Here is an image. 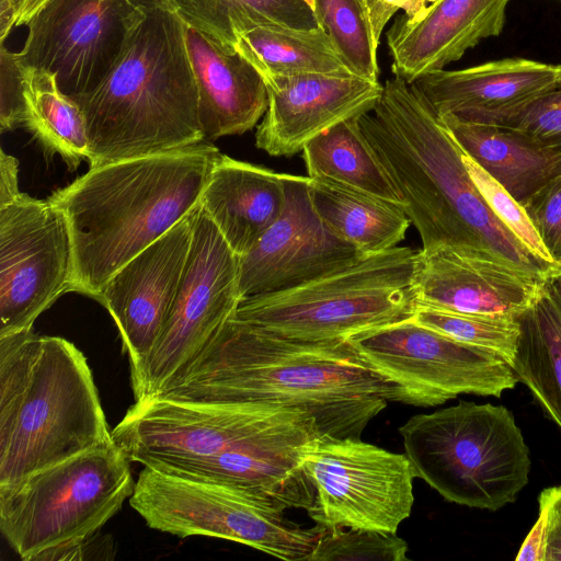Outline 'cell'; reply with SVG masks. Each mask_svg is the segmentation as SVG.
Listing matches in <instances>:
<instances>
[{"label":"cell","mask_w":561,"mask_h":561,"mask_svg":"<svg viewBox=\"0 0 561 561\" xmlns=\"http://www.w3.org/2000/svg\"><path fill=\"white\" fill-rule=\"evenodd\" d=\"M19 5L15 0H0V42L4 44L11 30L15 27Z\"/></svg>","instance_id":"cell-43"},{"label":"cell","mask_w":561,"mask_h":561,"mask_svg":"<svg viewBox=\"0 0 561 561\" xmlns=\"http://www.w3.org/2000/svg\"><path fill=\"white\" fill-rule=\"evenodd\" d=\"M234 49L263 78L299 73L354 75L321 26H256L239 36Z\"/></svg>","instance_id":"cell-30"},{"label":"cell","mask_w":561,"mask_h":561,"mask_svg":"<svg viewBox=\"0 0 561 561\" xmlns=\"http://www.w3.org/2000/svg\"><path fill=\"white\" fill-rule=\"evenodd\" d=\"M522 205L549 254L561 266V174Z\"/></svg>","instance_id":"cell-37"},{"label":"cell","mask_w":561,"mask_h":561,"mask_svg":"<svg viewBox=\"0 0 561 561\" xmlns=\"http://www.w3.org/2000/svg\"><path fill=\"white\" fill-rule=\"evenodd\" d=\"M408 549L397 534L337 527L323 531L309 561H407Z\"/></svg>","instance_id":"cell-34"},{"label":"cell","mask_w":561,"mask_h":561,"mask_svg":"<svg viewBox=\"0 0 561 561\" xmlns=\"http://www.w3.org/2000/svg\"><path fill=\"white\" fill-rule=\"evenodd\" d=\"M319 434L297 408L272 402L202 403L146 398L131 405L112 437L134 462L210 457L273 437Z\"/></svg>","instance_id":"cell-10"},{"label":"cell","mask_w":561,"mask_h":561,"mask_svg":"<svg viewBox=\"0 0 561 561\" xmlns=\"http://www.w3.org/2000/svg\"><path fill=\"white\" fill-rule=\"evenodd\" d=\"M411 320L458 342L501 356L512 366L520 335L518 318L471 314L415 305Z\"/></svg>","instance_id":"cell-33"},{"label":"cell","mask_w":561,"mask_h":561,"mask_svg":"<svg viewBox=\"0 0 561 561\" xmlns=\"http://www.w3.org/2000/svg\"><path fill=\"white\" fill-rule=\"evenodd\" d=\"M462 159L472 181L497 219L536 259L561 267L549 254L523 205L465 152Z\"/></svg>","instance_id":"cell-35"},{"label":"cell","mask_w":561,"mask_h":561,"mask_svg":"<svg viewBox=\"0 0 561 561\" xmlns=\"http://www.w3.org/2000/svg\"><path fill=\"white\" fill-rule=\"evenodd\" d=\"M435 1L436 0H362L374 36L378 43L380 42L385 26L399 10L403 11V15L413 18Z\"/></svg>","instance_id":"cell-40"},{"label":"cell","mask_w":561,"mask_h":561,"mask_svg":"<svg viewBox=\"0 0 561 561\" xmlns=\"http://www.w3.org/2000/svg\"><path fill=\"white\" fill-rule=\"evenodd\" d=\"M416 478L446 501L497 511L528 483L529 450L503 405L460 401L399 427Z\"/></svg>","instance_id":"cell-6"},{"label":"cell","mask_w":561,"mask_h":561,"mask_svg":"<svg viewBox=\"0 0 561 561\" xmlns=\"http://www.w3.org/2000/svg\"><path fill=\"white\" fill-rule=\"evenodd\" d=\"M561 65L504 58L459 70H434L411 87L437 116L494 125L550 87Z\"/></svg>","instance_id":"cell-21"},{"label":"cell","mask_w":561,"mask_h":561,"mask_svg":"<svg viewBox=\"0 0 561 561\" xmlns=\"http://www.w3.org/2000/svg\"><path fill=\"white\" fill-rule=\"evenodd\" d=\"M22 75L24 125L47 152L59 154L69 170H76L89 153L85 122L80 107L59 89L54 75L23 66Z\"/></svg>","instance_id":"cell-31"},{"label":"cell","mask_w":561,"mask_h":561,"mask_svg":"<svg viewBox=\"0 0 561 561\" xmlns=\"http://www.w3.org/2000/svg\"><path fill=\"white\" fill-rule=\"evenodd\" d=\"M49 0H25L21 7L15 22V27L26 25L31 18Z\"/></svg>","instance_id":"cell-44"},{"label":"cell","mask_w":561,"mask_h":561,"mask_svg":"<svg viewBox=\"0 0 561 561\" xmlns=\"http://www.w3.org/2000/svg\"><path fill=\"white\" fill-rule=\"evenodd\" d=\"M545 561H561V485L549 512Z\"/></svg>","instance_id":"cell-42"},{"label":"cell","mask_w":561,"mask_h":561,"mask_svg":"<svg viewBox=\"0 0 561 561\" xmlns=\"http://www.w3.org/2000/svg\"><path fill=\"white\" fill-rule=\"evenodd\" d=\"M358 356L400 392V402L439 405L459 394L500 398L518 379L499 355L410 318L351 336Z\"/></svg>","instance_id":"cell-11"},{"label":"cell","mask_w":561,"mask_h":561,"mask_svg":"<svg viewBox=\"0 0 561 561\" xmlns=\"http://www.w3.org/2000/svg\"><path fill=\"white\" fill-rule=\"evenodd\" d=\"M25 122L22 66L16 54L1 44L0 49V129L7 131Z\"/></svg>","instance_id":"cell-38"},{"label":"cell","mask_w":561,"mask_h":561,"mask_svg":"<svg viewBox=\"0 0 561 561\" xmlns=\"http://www.w3.org/2000/svg\"><path fill=\"white\" fill-rule=\"evenodd\" d=\"M71 276L69 228L49 198L21 193L0 207V336L31 330Z\"/></svg>","instance_id":"cell-14"},{"label":"cell","mask_w":561,"mask_h":561,"mask_svg":"<svg viewBox=\"0 0 561 561\" xmlns=\"http://www.w3.org/2000/svg\"><path fill=\"white\" fill-rule=\"evenodd\" d=\"M153 397L278 403L308 413L320 435L336 438H360L389 401L400 402L399 390L371 370L348 341L290 340L234 316Z\"/></svg>","instance_id":"cell-1"},{"label":"cell","mask_w":561,"mask_h":561,"mask_svg":"<svg viewBox=\"0 0 561 561\" xmlns=\"http://www.w3.org/2000/svg\"><path fill=\"white\" fill-rule=\"evenodd\" d=\"M267 108L255 145L272 157H291L321 133L370 112L382 84L356 75L299 73L263 78Z\"/></svg>","instance_id":"cell-19"},{"label":"cell","mask_w":561,"mask_h":561,"mask_svg":"<svg viewBox=\"0 0 561 561\" xmlns=\"http://www.w3.org/2000/svg\"><path fill=\"white\" fill-rule=\"evenodd\" d=\"M19 163L18 160L5 153L0 152V207H3L21 194L19 190Z\"/></svg>","instance_id":"cell-41"},{"label":"cell","mask_w":561,"mask_h":561,"mask_svg":"<svg viewBox=\"0 0 561 561\" xmlns=\"http://www.w3.org/2000/svg\"><path fill=\"white\" fill-rule=\"evenodd\" d=\"M319 25L339 56L358 77L378 80L377 47L362 0H312Z\"/></svg>","instance_id":"cell-32"},{"label":"cell","mask_w":561,"mask_h":561,"mask_svg":"<svg viewBox=\"0 0 561 561\" xmlns=\"http://www.w3.org/2000/svg\"><path fill=\"white\" fill-rule=\"evenodd\" d=\"M199 207L119 268L96 299L118 328L131 375L144 366L164 328L187 263Z\"/></svg>","instance_id":"cell-17"},{"label":"cell","mask_w":561,"mask_h":561,"mask_svg":"<svg viewBox=\"0 0 561 561\" xmlns=\"http://www.w3.org/2000/svg\"><path fill=\"white\" fill-rule=\"evenodd\" d=\"M286 175L222 153L215 161L199 205L239 256L283 215Z\"/></svg>","instance_id":"cell-24"},{"label":"cell","mask_w":561,"mask_h":561,"mask_svg":"<svg viewBox=\"0 0 561 561\" xmlns=\"http://www.w3.org/2000/svg\"><path fill=\"white\" fill-rule=\"evenodd\" d=\"M518 321L520 335L511 368L561 430V270L546 277Z\"/></svg>","instance_id":"cell-26"},{"label":"cell","mask_w":561,"mask_h":561,"mask_svg":"<svg viewBox=\"0 0 561 561\" xmlns=\"http://www.w3.org/2000/svg\"><path fill=\"white\" fill-rule=\"evenodd\" d=\"M511 0H436L413 18L400 15L387 31L394 77L412 83L444 69L481 41L499 36Z\"/></svg>","instance_id":"cell-20"},{"label":"cell","mask_w":561,"mask_h":561,"mask_svg":"<svg viewBox=\"0 0 561 561\" xmlns=\"http://www.w3.org/2000/svg\"><path fill=\"white\" fill-rule=\"evenodd\" d=\"M358 121L405 202L422 250L488 252L545 276L561 270L536 259L497 219L472 181L462 149L404 79L386 80L375 107Z\"/></svg>","instance_id":"cell-2"},{"label":"cell","mask_w":561,"mask_h":561,"mask_svg":"<svg viewBox=\"0 0 561 561\" xmlns=\"http://www.w3.org/2000/svg\"><path fill=\"white\" fill-rule=\"evenodd\" d=\"M129 505L156 530L236 541L286 561H309L324 527L305 528L285 508L244 490L144 466Z\"/></svg>","instance_id":"cell-9"},{"label":"cell","mask_w":561,"mask_h":561,"mask_svg":"<svg viewBox=\"0 0 561 561\" xmlns=\"http://www.w3.org/2000/svg\"><path fill=\"white\" fill-rule=\"evenodd\" d=\"M559 1H561V0H559Z\"/></svg>","instance_id":"cell-48"},{"label":"cell","mask_w":561,"mask_h":561,"mask_svg":"<svg viewBox=\"0 0 561 561\" xmlns=\"http://www.w3.org/2000/svg\"><path fill=\"white\" fill-rule=\"evenodd\" d=\"M142 12L128 0H49L26 23L18 60L54 75L70 98L85 93L110 71Z\"/></svg>","instance_id":"cell-15"},{"label":"cell","mask_w":561,"mask_h":561,"mask_svg":"<svg viewBox=\"0 0 561 561\" xmlns=\"http://www.w3.org/2000/svg\"><path fill=\"white\" fill-rule=\"evenodd\" d=\"M494 125L515 129L561 156V75L550 87Z\"/></svg>","instance_id":"cell-36"},{"label":"cell","mask_w":561,"mask_h":561,"mask_svg":"<svg viewBox=\"0 0 561 561\" xmlns=\"http://www.w3.org/2000/svg\"><path fill=\"white\" fill-rule=\"evenodd\" d=\"M130 460L113 442L0 488V529L22 560L99 533L134 492Z\"/></svg>","instance_id":"cell-8"},{"label":"cell","mask_w":561,"mask_h":561,"mask_svg":"<svg viewBox=\"0 0 561 561\" xmlns=\"http://www.w3.org/2000/svg\"><path fill=\"white\" fill-rule=\"evenodd\" d=\"M184 30L204 140L251 130L267 108L262 75L237 49L219 44L185 23Z\"/></svg>","instance_id":"cell-23"},{"label":"cell","mask_w":561,"mask_h":561,"mask_svg":"<svg viewBox=\"0 0 561 561\" xmlns=\"http://www.w3.org/2000/svg\"><path fill=\"white\" fill-rule=\"evenodd\" d=\"M312 7V0H306Z\"/></svg>","instance_id":"cell-47"},{"label":"cell","mask_w":561,"mask_h":561,"mask_svg":"<svg viewBox=\"0 0 561 561\" xmlns=\"http://www.w3.org/2000/svg\"><path fill=\"white\" fill-rule=\"evenodd\" d=\"M240 256L199 207L190 255L164 328L144 366L131 375L135 401L153 397L186 370L242 297Z\"/></svg>","instance_id":"cell-13"},{"label":"cell","mask_w":561,"mask_h":561,"mask_svg":"<svg viewBox=\"0 0 561 561\" xmlns=\"http://www.w3.org/2000/svg\"><path fill=\"white\" fill-rule=\"evenodd\" d=\"M309 176L286 175L283 215L240 256L242 299L296 287L364 257L336 237L318 216Z\"/></svg>","instance_id":"cell-16"},{"label":"cell","mask_w":561,"mask_h":561,"mask_svg":"<svg viewBox=\"0 0 561 561\" xmlns=\"http://www.w3.org/2000/svg\"><path fill=\"white\" fill-rule=\"evenodd\" d=\"M438 117L462 151L520 204L561 174V156L515 129Z\"/></svg>","instance_id":"cell-25"},{"label":"cell","mask_w":561,"mask_h":561,"mask_svg":"<svg viewBox=\"0 0 561 561\" xmlns=\"http://www.w3.org/2000/svg\"><path fill=\"white\" fill-rule=\"evenodd\" d=\"M24 1H25V0H15V2H16V3H18V5H19V11H20L21 7L23 5ZM18 13H19V12H18Z\"/></svg>","instance_id":"cell-46"},{"label":"cell","mask_w":561,"mask_h":561,"mask_svg":"<svg viewBox=\"0 0 561 561\" xmlns=\"http://www.w3.org/2000/svg\"><path fill=\"white\" fill-rule=\"evenodd\" d=\"M184 33L171 9L144 11L100 83L71 98L84 117L90 168L204 141Z\"/></svg>","instance_id":"cell-4"},{"label":"cell","mask_w":561,"mask_h":561,"mask_svg":"<svg viewBox=\"0 0 561 561\" xmlns=\"http://www.w3.org/2000/svg\"><path fill=\"white\" fill-rule=\"evenodd\" d=\"M417 252L394 247L296 287L241 299L234 317L282 337L342 342L408 319Z\"/></svg>","instance_id":"cell-7"},{"label":"cell","mask_w":561,"mask_h":561,"mask_svg":"<svg viewBox=\"0 0 561 561\" xmlns=\"http://www.w3.org/2000/svg\"><path fill=\"white\" fill-rule=\"evenodd\" d=\"M301 465L314 489L308 516L325 529L397 534L411 514L416 476L405 454L319 435L305 447Z\"/></svg>","instance_id":"cell-12"},{"label":"cell","mask_w":561,"mask_h":561,"mask_svg":"<svg viewBox=\"0 0 561 561\" xmlns=\"http://www.w3.org/2000/svg\"><path fill=\"white\" fill-rule=\"evenodd\" d=\"M133 5L140 10H151L156 8H167L165 0H128Z\"/></svg>","instance_id":"cell-45"},{"label":"cell","mask_w":561,"mask_h":561,"mask_svg":"<svg viewBox=\"0 0 561 561\" xmlns=\"http://www.w3.org/2000/svg\"><path fill=\"white\" fill-rule=\"evenodd\" d=\"M113 442L84 355L59 336H0V488Z\"/></svg>","instance_id":"cell-5"},{"label":"cell","mask_w":561,"mask_h":561,"mask_svg":"<svg viewBox=\"0 0 561 561\" xmlns=\"http://www.w3.org/2000/svg\"><path fill=\"white\" fill-rule=\"evenodd\" d=\"M180 19L219 44L234 48L256 26L319 27L306 0H165Z\"/></svg>","instance_id":"cell-29"},{"label":"cell","mask_w":561,"mask_h":561,"mask_svg":"<svg viewBox=\"0 0 561 561\" xmlns=\"http://www.w3.org/2000/svg\"><path fill=\"white\" fill-rule=\"evenodd\" d=\"M558 491L559 486H551L541 491L538 497V518L523 541L515 557L516 561H545L549 512Z\"/></svg>","instance_id":"cell-39"},{"label":"cell","mask_w":561,"mask_h":561,"mask_svg":"<svg viewBox=\"0 0 561 561\" xmlns=\"http://www.w3.org/2000/svg\"><path fill=\"white\" fill-rule=\"evenodd\" d=\"M358 117L334 125L305 146L302 157L308 176L356 190L404 208L402 195L364 136Z\"/></svg>","instance_id":"cell-28"},{"label":"cell","mask_w":561,"mask_h":561,"mask_svg":"<svg viewBox=\"0 0 561 561\" xmlns=\"http://www.w3.org/2000/svg\"><path fill=\"white\" fill-rule=\"evenodd\" d=\"M318 434L273 437L196 459L154 462L147 467L187 478L231 485L287 508L308 510L314 489L302 469L305 447Z\"/></svg>","instance_id":"cell-22"},{"label":"cell","mask_w":561,"mask_h":561,"mask_svg":"<svg viewBox=\"0 0 561 561\" xmlns=\"http://www.w3.org/2000/svg\"><path fill=\"white\" fill-rule=\"evenodd\" d=\"M219 150L204 140L90 168L48 198L72 245L70 291L98 299L134 256L199 207Z\"/></svg>","instance_id":"cell-3"},{"label":"cell","mask_w":561,"mask_h":561,"mask_svg":"<svg viewBox=\"0 0 561 561\" xmlns=\"http://www.w3.org/2000/svg\"><path fill=\"white\" fill-rule=\"evenodd\" d=\"M310 196L323 224L363 256L398 247L411 224L403 207L330 182L311 179Z\"/></svg>","instance_id":"cell-27"},{"label":"cell","mask_w":561,"mask_h":561,"mask_svg":"<svg viewBox=\"0 0 561 561\" xmlns=\"http://www.w3.org/2000/svg\"><path fill=\"white\" fill-rule=\"evenodd\" d=\"M547 276L492 253L437 247L417 251L411 286L419 306L519 318Z\"/></svg>","instance_id":"cell-18"}]
</instances>
